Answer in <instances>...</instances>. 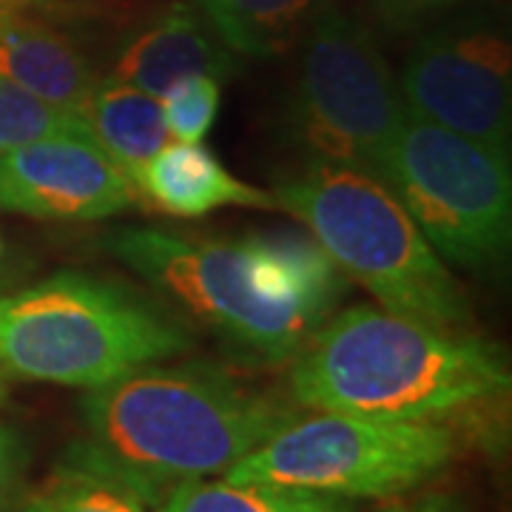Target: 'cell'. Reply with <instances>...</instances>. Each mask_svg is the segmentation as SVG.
<instances>
[{"mask_svg": "<svg viewBox=\"0 0 512 512\" xmlns=\"http://www.w3.org/2000/svg\"><path fill=\"white\" fill-rule=\"evenodd\" d=\"M83 439L63 458L123 481L151 507L174 487L234 467L293 410L211 365L137 367L92 387L83 402Z\"/></svg>", "mask_w": 512, "mask_h": 512, "instance_id": "6da1fadb", "label": "cell"}, {"mask_svg": "<svg viewBox=\"0 0 512 512\" xmlns=\"http://www.w3.org/2000/svg\"><path fill=\"white\" fill-rule=\"evenodd\" d=\"M510 362L495 342L356 305L328 316L293 356V402L382 421H444L507 396Z\"/></svg>", "mask_w": 512, "mask_h": 512, "instance_id": "7a4b0ae2", "label": "cell"}, {"mask_svg": "<svg viewBox=\"0 0 512 512\" xmlns=\"http://www.w3.org/2000/svg\"><path fill=\"white\" fill-rule=\"evenodd\" d=\"M279 211L302 222L342 274L362 282L384 311L439 328H467L473 308L447 262L396 194L373 174L311 160L276 185Z\"/></svg>", "mask_w": 512, "mask_h": 512, "instance_id": "3957f363", "label": "cell"}, {"mask_svg": "<svg viewBox=\"0 0 512 512\" xmlns=\"http://www.w3.org/2000/svg\"><path fill=\"white\" fill-rule=\"evenodd\" d=\"M191 348L194 339L180 322L100 276L60 271L0 296V370L6 376L92 390Z\"/></svg>", "mask_w": 512, "mask_h": 512, "instance_id": "277c9868", "label": "cell"}, {"mask_svg": "<svg viewBox=\"0 0 512 512\" xmlns=\"http://www.w3.org/2000/svg\"><path fill=\"white\" fill-rule=\"evenodd\" d=\"M441 421H382L322 413L291 419L222 478L330 498H387L439 476L456 456Z\"/></svg>", "mask_w": 512, "mask_h": 512, "instance_id": "5b68a950", "label": "cell"}, {"mask_svg": "<svg viewBox=\"0 0 512 512\" xmlns=\"http://www.w3.org/2000/svg\"><path fill=\"white\" fill-rule=\"evenodd\" d=\"M382 183L444 262L484 271L512 242V168L507 154L404 114Z\"/></svg>", "mask_w": 512, "mask_h": 512, "instance_id": "8992f818", "label": "cell"}, {"mask_svg": "<svg viewBox=\"0 0 512 512\" xmlns=\"http://www.w3.org/2000/svg\"><path fill=\"white\" fill-rule=\"evenodd\" d=\"M109 251L151 288L180 302L256 362L293 359L319 328L308 313L256 285L242 239H211L165 228H117Z\"/></svg>", "mask_w": 512, "mask_h": 512, "instance_id": "52a82bcc", "label": "cell"}, {"mask_svg": "<svg viewBox=\"0 0 512 512\" xmlns=\"http://www.w3.org/2000/svg\"><path fill=\"white\" fill-rule=\"evenodd\" d=\"M404 100L376 37L325 9L313 23L293 103L299 143L319 163L382 180L384 160L404 123Z\"/></svg>", "mask_w": 512, "mask_h": 512, "instance_id": "ba28073f", "label": "cell"}, {"mask_svg": "<svg viewBox=\"0 0 512 512\" xmlns=\"http://www.w3.org/2000/svg\"><path fill=\"white\" fill-rule=\"evenodd\" d=\"M404 109L433 126L510 157V43L487 26H447L424 35L399 74Z\"/></svg>", "mask_w": 512, "mask_h": 512, "instance_id": "9c48e42d", "label": "cell"}, {"mask_svg": "<svg viewBox=\"0 0 512 512\" xmlns=\"http://www.w3.org/2000/svg\"><path fill=\"white\" fill-rule=\"evenodd\" d=\"M137 188L97 146L69 128L0 154V208L57 222H97L128 211Z\"/></svg>", "mask_w": 512, "mask_h": 512, "instance_id": "30bf717a", "label": "cell"}, {"mask_svg": "<svg viewBox=\"0 0 512 512\" xmlns=\"http://www.w3.org/2000/svg\"><path fill=\"white\" fill-rule=\"evenodd\" d=\"M234 72V52L214 35L200 9L174 3L128 40L114 60L111 77L140 92L160 94L188 74L228 77Z\"/></svg>", "mask_w": 512, "mask_h": 512, "instance_id": "8fae6325", "label": "cell"}, {"mask_svg": "<svg viewBox=\"0 0 512 512\" xmlns=\"http://www.w3.org/2000/svg\"><path fill=\"white\" fill-rule=\"evenodd\" d=\"M137 194L168 217L197 220L220 208L279 211L274 191L256 188L231 174L202 143H165L140 171Z\"/></svg>", "mask_w": 512, "mask_h": 512, "instance_id": "7c38bea8", "label": "cell"}, {"mask_svg": "<svg viewBox=\"0 0 512 512\" xmlns=\"http://www.w3.org/2000/svg\"><path fill=\"white\" fill-rule=\"evenodd\" d=\"M0 77L46 103L80 114L97 74L66 35L0 3Z\"/></svg>", "mask_w": 512, "mask_h": 512, "instance_id": "4fadbf2b", "label": "cell"}, {"mask_svg": "<svg viewBox=\"0 0 512 512\" xmlns=\"http://www.w3.org/2000/svg\"><path fill=\"white\" fill-rule=\"evenodd\" d=\"M242 245L251 256L256 285L268 296L308 313L316 325L336 313L345 274L311 234L265 231L242 237Z\"/></svg>", "mask_w": 512, "mask_h": 512, "instance_id": "5bb4252c", "label": "cell"}, {"mask_svg": "<svg viewBox=\"0 0 512 512\" xmlns=\"http://www.w3.org/2000/svg\"><path fill=\"white\" fill-rule=\"evenodd\" d=\"M80 117L92 140L137 188L143 165L171 140L160 100L120 80H97Z\"/></svg>", "mask_w": 512, "mask_h": 512, "instance_id": "9a60e30c", "label": "cell"}, {"mask_svg": "<svg viewBox=\"0 0 512 512\" xmlns=\"http://www.w3.org/2000/svg\"><path fill=\"white\" fill-rule=\"evenodd\" d=\"M160 512H353L345 498L285 490L271 484H239L228 478H194L174 487Z\"/></svg>", "mask_w": 512, "mask_h": 512, "instance_id": "2e32d148", "label": "cell"}, {"mask_svg": "<svg viewBox=\"0 0 512 512\" xmlns=\"http://www.w3.org/2000/svg\"><path fill=\"white\" fill-rule=\"evenodd\" d=\"M308 0H200V15L242 57H274L291 43Z\"/></svg>", "mask_w": 512, "mask_h": 512, "instance_id": "e0dca14e", "label": "cell"}, {"mask_svg": "<svg viewBox=\"0 0 512 512\" xmlns=\"http://www.w3.org/2000/svg\"><path fill=\"white\" fill-rule=\"evenodd\" d=\"M143 495H137L123 481L63 458L55 476L43 481L35 493H23L12 512H151Z\"/></svg>", "mask_w": 512, "mask_h": 512, "instance_id": "ac0fdd59", "label": "cell"}, {"mask_svg": "<svg viewBox=\"0 0 512 512\" xmlns=\"http://www.w3.org/2000/svg\"><path fill=\"white\" fill-rule=\"evenodd\" d=\"M86 126L72 109H60L0 77V154L57 131Z\"/></svg>", "mask_w": 512, "mask_h": 512, "instance_id": "d6986e66", "label": "cell"}, {"mask_svg": "<svg viewBox=\"0 0 512 512\" xmlns=\"http://www.w3.org/2000/svg\"><path fill=\"white\" fill-rule=\"evenodd\" d=\"M168 137L177 143H202L217 120L222 89L214 74H188L171 83L160 97Z\"/></svg>", "mask_w": 512, "mask_h": 512, "instance_id": "ffe728a7", "label": "cell"}, {"mask_svg": "<svg viewBox=\"0 0 512 512\" xmlns=\"http://www.w3.org/2000/svg\"><path fill=\"white\" fill-rule=\"evenodd\" d=\"M29 467L26 441L15 427L0 424V512H12L23 495V478Z\"/></svg>", "mask_w": 512, "mask_h": 512, "instance_id": "44dd1931", "label": "cell"}, {"mask_svg": "<svg viewBox=\"0 0 512 512\" xmlns=\"http://www.w3.org/2000/svg\"><path fill=\"white\" fill-rule=\"evenodd\" d=\"M450 3H456V0H373L376 15L390 32H404V29L416 26L419 20L441 12Z\"/></svg>", "mask_w": 512, "mask_h": 512, "instance_id": "7402d4cb", "label": "cell"}, {"mask_svg": "<svg viewBox=\"0 0 512 512\" xmlns=\"http://www.w3.org/2000/svg\"><path fill=\"white\" fill-rule=\"evenodd\" d=\"M384 512H467V507L458 501L456 495L430 493L410 501V504H399V507H390Z\"/></svg>", "mask_w": 512, "mask_h": 512, "instance_id": "603a6c76", "label": "cell"}, {"mask_svg": "<svg viewBox=\"0 0 512 512\" xmlns=\"http://www.w3.org/2000/svg\"><path fill=\"white\" fill-rule=\"evenodd\" d=\"M9 399V379H6V373L0 370V404Z\"/></svg>", "mask_w": 512, "mask_h": 512, "instance_id": "cb8c5ba5", "label": "cell"}, {"mask_svg": "<svg viewBox=\"0 0 512 512\" xmlns=\"http://www.w3.org/2000/svg\"><path fill=\"white\" fill-rule=\"evenodd\" d=\"M0 3H20V0H0Z\"/></svg>", "mask_w": 512, "mask_h": 512, "instance_id": "d4e9b609", "label": "cell"}]
</instances>
